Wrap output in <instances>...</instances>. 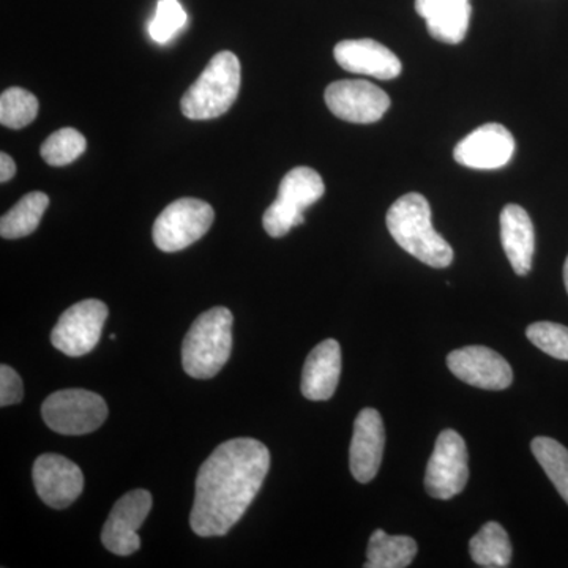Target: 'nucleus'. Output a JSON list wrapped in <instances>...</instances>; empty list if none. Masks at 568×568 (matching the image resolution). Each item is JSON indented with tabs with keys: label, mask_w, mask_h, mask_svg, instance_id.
Segmentation results:
<instances>
[{
	"label": "nucleus",
	"mask_w": 568,
	"mask_h": 568,
	"mask_svg": "<svg viewBox=\"0 0 568 568\" xmlns=\"http://www.w3.org/2000/svg\"><path fill=\"white\" fill-rule=\"evenodd\" d=\"M271 452L252 437L226 440L205 459L196 477L190 525L200 537L226 536L261 491Z\"/></svg>",
	"instance_id": "obj_1"
},
{
	"label": "nucleus",
	"mask_w": 568,
	"mask_h": 568,
	"mask_svg": "<svg viewBox=\"0 0 568 568\" xmlns=\"http://www.w3.org/2000/svg\"><path fill=\"white\" fill-rule=\"evenodd\" d=\"M469 457L465 439L455 429H444L437 436L435 450L425 473V488L436 499H452L466 488L469 480Z\"/></svg>",
	"instance_id": "obj_9"
},
{
	"label": "nucleus",
	"mask_w": 568,
	"mask_h": 568,
	"mask_svg": "<svg viewBox=\"0 0 568 568\" xmlns=\"http://www.w3.org/2000/svg\"><path fill=\"white\" fill-rule=\"evenodd\" d=\"M417 544L407 536H388L377 529L369 537L366 549V568H405L413 564L417 555Z\"/></svg>",
	"instance_id": "obj_20"
},
{
	"label": "nucleus",
	"mask_w": 568,
	"mask_h": 568,
	"mask_svg": "<svg viewBox=\"0 0 568 568\" xmlns=\"http://www.w3.org/2000/svg\"><path fill=\"white\" fill-rule=\"evenodd\" d=\"M39 100L21 88L7 89L0 95V122L7 129L21 130L36 121Z\"/></svg>",
	"instance_id": "obj_24"
},
{
	"label": "nucleus",
	"mask_w": 568,
	"mask_h": 568,
	"mask_svg": "<svg viewBox=\"0 0 568 568\" xmlns=\"http://www.w3.org/2000/svg\"><path fill=\"white\" fill-rule=\"evenodd\" d=\"M416 11L426 21L433 39L458 44L469 29L473 6L470 0H416Z\"/></svg>",
	"instance_id": "obj_19"
},
{
	"label": "nucleus",
	"mask_w": 568,
	"mask_h": 568,
	"mask_svg": "<svg viewBox=\"0 0 568 568\" xmlns=\"http://www.w3.org/2000/svg\"><path fill=\"white\" fill-rule=\"evenodd\" d=\"M342 375V347L336 339H325L306 357L302 373V394L312 402H327L334 396Z\"/></svg>",
	"instance_id": "obj_17"
},
{
	"label": "nucleus",
	"mask_w": 568,
	"mask_h": 568,
	"mask_svg": "<svg viewBox=\"0 0 568 568\" xmlns=\"http://www.w3.org/2000/svg\"><path fill=\"white\" fill-rule=\"evenodd\" d=\"M14 174H17V164H14L13 159L7 153H0V182L11 181Z\"/></svg>",
	"instance_id": "obj_29"
},
{
	"label": "nucleus",
	"mask_w": 568,
	"mask_h": 568,
	"mask_svg": "<svg viewBox=\"0 0 568 568\" xmlns=\"http://www.w3.org/2000/svg\"><path fill=\"white\" fill-rule=\"evenodd\" d=\"M50 205V197L41 192L22 196L0 220V235L3 239H21L36 233Z\"/></svg>",
	"instance_id": "obj_22"
},
{
	"label": "nucleus",
	"mask_w": 568,
	"mask_h": 568,
	"mask_svg": "<svg viewBox=\"0 0 568 568\" xmlns=\"http://www.w3.org/2000/svg\"><path fill=\"white\" fill-rule=\"evenodd\" d=\"M41 417L52 432L63 436H82L95 432L108 417L102 396L82 388L59 390L41 406Z\"/></svg>",
	"instance_id": "obj_6"
},
{
	"label": "nucleus",
	"mask_w": 568,
	"mask_h": 568,
	"mask_svg": "<svg viewBox=\"0 0 568 568\" xmlns=\"http://www.w3.org/2000/svg\"><path fill=\"white\" fill-rule=\"evenodd\" d=\"M323 178L312 168L298 166L284 175L278 196L265 211L263 226L271 237H284L305 223L304 211L324 196Z\"/></svg>",
	"instance_id": "obj_5"
},
{
	"label": "nucleus",
	"mask_w": 568,
	"mask_h": 568,
	"mask_svg": "<svg viewBox=\"0 0 568 568\" xmlns=\"http://www.w3.org/2000/svg\"><path fill=\"white\" fill-rule=\"evenodd\" d=\"M447 366L458 379L485 390H504L514 383V372L503 355L485 346H466L448 354Z\"/></svg>",
	"instance_id": "obj_14"
},
{
	"label": "nucleus",
	"mask_w": 568,
	"mask_h": 568,
	"mask_svg": "<svg viewBox=\"0 0 568 568\" xmlns=\"http://www.w3.org/2000/svg\"><path fill=\"white\" fill-rule=\"evenodd\" d=\"M500 241L511 267L525 276L532 267L536 231L529 213L518 204H507L500 213Z\"/></svg>",
	"instance_id": "obj_18"
},
{
	"label": "nucleus",
	"mask_w": 568,
	"mask_h": 568,
	"mask_svg": "<svg viewBox=\"0 0 568 568\" xmlns=\"http://www.w3.org/2000/svg\"><path fill=\"white\" fill-rule=\"evenodd\" d=\"M564 283H566V290L568 293V257L566 264H564Z\"/></svg>",
	"instance_id": "obj_30"
},
{
	"label": "nucleus",
	"mask_w": 568,
	"mask_h": 568,
	"mask_svg": "<svg viewBox=\"0 0 568 568\" xmlns=\"http://www.w3.org/2000/svg\"><path fill=\"white\" fill-rule=\"evenodd\" d=\"M538 465L547 473L562 499L568 504V450L551 437L538 436L530 444Z\"/></svg>",
	"instance_id": "obj_23"
},
{
	"label": "nucleus",
	"mask_w": 568,
	"mask_h": 568,
	"mask_svg": "<svg viewBox=\"0 0 568 568\" xmlns=\"http://www.w3.org/2000/svg\"><path fill=\"white\" fill-rule=\"evenodd\" d=\"M386 223L396 244L429 267L454 263V250L432 223V207L420 193H407L388 209Z\"/></svg>",
	"instance_id": "obj_2"
},
{
	"label": "nucleus",
	"mask_w": 568,
	"mask_h": 568,
	"mask_svg": "<svg viewBox=\"0 0 568 568\" xmlns=\"http://www.w3.org/2000/svg\"><path fill=\"white\" fill-rule=\"evenodd\" d=\"M241 91V62L231 51L213 55L203 73L181 100V110L192 121H209L226 114Z\"/></svg>",
	"instance_id": "obj_4"
},
{
	"label": "nucleus",
	"mask_w": 568,
	"mask_h": 568,
	"mask_svg": "<svg viewBox=\"0 0 568 568\" xmlns=\"http://www.w3.org/2000/svg\"><path fill=\"white\" fill-rule=\"evenodd\" d=\"M215 212L196 197H182L168 205L153 224V242L164 253L181 252L211 230Z\"/></svg>",
	"instance_id": "obj_7"
},
{
	"label": "nucleus",
	"mask_w": 568,
	"mask_h": 568,
	"mask_svg": "<svg viewBox=\"0 0 568 568\" xmlns=\"http://www.w3.org/2000/svg\"><path fill=\"white\" fill-rule=\"evenodd\" d=\"M234 316L224 306L207 310L194 321L182 343V366L194 379L222 372L233 351Z\"/></svg>",
	"instance_id": "obj_3"
},
{
	"label": "nucleus",
	"mask_w": 568,
	"mask_h": 568,
	"mask_svg": "<svg viewBox=\"0 0 568 568\" xmlns=\"http://www.w3.org/2000/svg\"><path fill=\"white\" fill-rule=\"evenodd\" d=\"M110 310L97 298L78 302L62 313L52 328L51 343L69 357H82L92 353L102 338Z\"/></svg>",
	"instance_id": "obj_8"
},
{
	"label": "nucleus",
	"mask_w": 568,
	"mask_h": 568,
	"mask_svg": "<svg viewBox=\"0 0 568 568\" xmlns=\"http://www.w3.org/2000/svg\"><path fill=\"white\" fill-rule=\"evenodd\" d=\"M334 55L343 70L377 80H395L403 70L402 61L396 54L379 41L372 39L339 41Z\"/></svg>",
	"instance_id": "obj_16"
},
{
	"label": "nucleus",
	"mask_w": 568,
	"mask_h": 568,
	"mask_svg": "<svg viewBox=\"0 0 568 568\" xmlns=\"http://www.w3.org/2000/svg\"><path fill=\"white\" fill-rule=\"evenodd\" d=\"M185 24L186 13L179 0H160L155 17L149 22V33L153 41L163 44L173 40Z\"/></svg>",
	"instance_id": "obj_27"
},
{
	"label": "nucleus",
	"mask_w": 568,
	"mask_h": 568,
	"mask_svg": "<svg viewBox=\"0 0 568 568\" xmlns=\"http://www.w3.org/2000/svg\"><path fill=\"white\" fill-rule=\"evenodd\" d=\"M529 342L558 361H568V327L548 321L530 324L526 331Z\"/></svg>",
	"instance_id": "obj_26"
},
{
	"label": "nucleus",
	"mask_w": 568,
	"mask_h": 568,
	"mask_svg": "<svg viewBox=\"0 0 568 568\" xmlns=\"http://www.w3.org/2000/svg\"><path fill=\"white\" fill-rule=\"evenodd\" d=\"M32 478L40 499L58 510L70 507L84 489L80 466L62 455L44 454L37 458Z\"/></svg>",
	"instance_id": "obj_13"
},
{
	"label": "nucleus",
	"mask_w": 568,
	"mask_h": 568,
	"mask_svg": "<svg viewBox=\"0 0 568 568\" xmlns=\"http://www.w3.org/2000/svg\"><path fill=\"white\" fill-rule=\"evenodd\" d=\"M88 141L74 129H62L52 133L41 145V159L50 166L61 168L80 159Z\"/></svg>",
	"instance_id": "obj_25"
},
{
	"label": "nucleus",
	"mask_w": 568,
	"mask_h": 568,
	"mask_svg": "<svg viewBox=\"0 0 568 568\" xmlns=\"http://www.w3.org/2000/svg\"><path fill=\"white\" fill-rule=\"evenodd\" d=\"M470 558L478 567L506 568L511 562L510 538L499 523L489 521L470 538Z\"/></svg>",
	"instance_id": "obj_21"
},
{
	"label": "nucleus",
	"mask_w": 568,
	"mask_h": 568,
	"mask_svg": "<svg viewBox=\"0 0 568 568\" xmlns=\"http://www.w3.org/2000/svg\"><path fill=\"white\" fill-rule=\"evenodd\" d=\"M386 447V429L381 414L373 407L358 413L351 440L349 466L355 480L368 484L379 473Z\"/></svg>",
	"instance_id": "obj_15"
},
{
	"label": "nucleus",
	"mask_w": 568,
	"mask_h": 568,
	"mask_svg": "<svg viewBox=\"0 0 568 568\" xmlns=\"http://www.w3.org/2000/svg\"><path fill=\"white\" fill-rule=\"evenodd\" d=\"M328 110L342 121L373 123L381 121L390 108V99L383 89L364 80L332 82L325 89Z\"/></svg>",
	"instance_id": "obj_10"
},
{
	"label": "nucleus",
	"mask_w": 568,
	"mask_h": 568,
	"mask_svg": "<svg viewBox=\"0 0 568 568\" xmlns=\"http://www.w3.org/2000/svg\"><path fill=\"white\" fill-rule=\"evenodd\" d=\"M515 138L500 123H485L458 142L454 156L470 170L493 171L507 166L515 153Z\"/></svg>",
	"instance_id": "obj_12"
},
{
	"label": "nucleus",
	"mask_w": 568,
	"mask_h": 568,
	"mask_svg": "<svg viewBox=\"0 0 568 568\" xmlns=\"http://www.w3.org/2000/svg\"><path fill=\"white\" fill-rule=\"evenodd\" d=\"M152 508V495L145 489L126 493L112 507L110 517L104 523L102 541L112 555L130 556L141 547L138 529L149 517Z\"/></svg>",
	"instance_id": "obj_11"
},
{
	"label": "nucleus",
	"mask_w": 568,
	"mask_h": 568,
	"mask_svg": "<svg viewBox=\"0 0 568 568\" xmlns=\"http://www.w3.org/2000/svg\"><path fill=\"white\" fill-rule=\"evenodd\" d=\"M22 399V381L11 366H0V406L18 405Z\"/></svg>",
	"instance_id": "obj_28"
}]
</instances>
